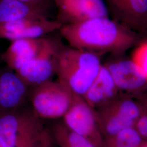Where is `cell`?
Returning a JSON list of instances; mask_svg holds the SVG:
<instances>
[{
    "label": "cell",
    "mask_w": 147,
    "mask_h": 147,
    "mask_svg": "<svg viewBox=\"0 0 147 147\" xmlns=\"http://www.w3.org/2000/svg\"><path fill=\"white\" fill-rule=\"evenodd\" d=\"M50 137L38 118L19 135L14 147H49Z\"/></svg>",
    "instance_id": "2e32d148"
},
{
    "label": "cell",
    "mask_w": 147,
    "mask_h": 147,
    "mask_svg": "<svg viewBox=\"0 0 147 147\" xmlns=\"http://www.w3.org/2000/svg\"><path fill=\"white\" fill-rule=\"evenodd\" d=\"M57 9L55 20L62 26L89 19L109 17L104 0H53Z\"/></svg>",
    "instance_id": "ba28073f"
},
{
    "label": "cell",
    "mask_w": 147,
    "mask_h": 147,
    "mask_svg": "<svg viewBox=\"0 0 147 147\" xmlns=\"http://www.w3.org/2000/svg\"><path fill=\"white\" fill-rule=\"evenodd\" d=\"M146 142L135 127L132 126L104 138L102 147H142Z\"/></svg>",
    "instance_id": "ac0fdd59"
},
{
    "label": "cell",
    "mask_w": 147,
    "mask_h": 147,
    "mask_svg": "<svg viewBox=\"0 0 147 147\" xmlns=\"http://www.w3.org/2000/svg\"><path fill=\"white\" fill-rule=\"evenodd\" d=\"M121 94L110 71L102 64L94 81L82 97L96 110L109 104Z\"/></svg>",
    "instance_id": "7c38bea8"
},
{
    "label": "cell",
    "mask_w": 147,
    "mask_h": 147,
    "mask_svg": "<svg viewBox=\"0 0 147 147\" xmlns=\"http://www.w3.org/2000/svg\"><path fill=\"white\" fill-rule=\"evenodd\" d=\"M46 36L12 41L1 55V59L6 66L16 71L37 56L42 48Z\"/></svg>",
    "instance_id": "4fadbf2b"
},
{
    "label": "cell",
    "mask_w": 147,
    "mask_h": 147,
    "mask_svg": "<svg viewBox=\"0 0 147 147\" xmlns=\"http://www.w3.org/2000/svg\"><path fill=\"white\" fill-rule=\"evenodd\" d=\"M1 55L0 54V59H1Z\"/></svg>",
    "instance_id": "d4e9b609"
},
{
    "label": "cell",
    "mask_w": 147,
    "mask_h": 147,
    "mask_svg": "<svg viewBox=\"0 0 147 147\" xmlns=\"http://www.w3.org/2000/svg\"><path fill=\"white\" fill-rule=\"evenodd\" d=\"M38 118L34 113L19 110L0 115V137L9 147H15L19 135Z\"/></svg>",
    "instance_id": "9a60e30c"
},
{
    "label": "cell",
    "mask_w": 147,
    "mask_h": 147,
    "mask_svg": "<svg viewBox=\"0 0 147 147\" xmlns=\"http://www.w3.org/2000/svg\"><path fill=\"white\" fill-rule=\"evenodd\" d=\"M139 94H121L109 104L95 110L104 138L127 127L135 126L147 111V99Z\"/></svg>",
    "instance_id": "3957f363"
},
{
    "label": "cell",
    "mask_w": 147,
    "mask_h": 147,
    "mask_svg": "<svg viewBox=\"0 0 147 147\" xmlns=\"http://www.w3.org/2000/svg\"><path fill=\"white\" fill-rule=\"evenodd\" d=\"M63 123L72 131L84 137L97 147H102L104 137L98 125L95 111L78 95L63 116Z\"/></svg>",
    "instance_id": "8992f818"
},
{
    "label": "cell",
    "mask_w": 147,
    "mask_h": 147,
    "mask_svg": "<svg viewBox=\"0 0 147 147\" xmlns=\"http://www.w3.org/2000/svg\"><path fill=\"white\" fill-rule=\"evenodd\" d=\"M62 25L50 19H25L0 24V39L11 42L45 37L59 30Z\"/></svg>",
    "instance_id": "9c48e42d"
},
{
    "label": "cell",
    "mask_w": 147,
    "mask_h": 147,
    "mask_svg": "<svg viewBox=\"0 0 147 147\" xmlns=\"http://www.w3.org/2000/svg\"><path fill=\"white\" fill-rule=\"evenodd\" d=\"M144 38H147V32L146 33H144Z\"/></svg>",
    "instance_id": "cb8c5ba5"
},
{
    "label": "cell",
    "mask_w": 147,
    "mask_h": 147,
    "mask_svg": "<svg viewBox=\"0 0 147 147\" xmlns=\"http://www.w3.org/2000/svg\"><path fill=\"white\" fill-rule=\"evenodd\" d=\"M50 136L60 147H97L88 139L72 131L63 122L52 126Z\"/></svg>",
    "instance_id": "e0dca14e"
},
{
    "label": "cell",
    "mask_w": 147,
    "mask_h": 147,
    "mask_svg": "<svg viewBox=\"0 0 147 147\" xmlns=\"http://www.w3.org/2000/svg\"><path fill=\"white\" fill-rule=\"evenodd\" d=\"M30 88L15 71L0 67V115L20 110L28 100Z\"/></svg>",
    "instance_id": "30bf717a"
},
{
    "label": "cell",
    "mask_w": 147,
    "mask_h": 147,
    "mask_svg": "<svg viewBox=\"0 0 147 147\" xmlns=\"http://www.w3.org/2000/svg\"><path fill=\"white\" fill-rule=\"evenodd\" d=\"M113 20L137 33L147 32V0H104Z\"/></svg>",
    "instance_id": "8fae6325"
},
{
    "label": "cell",
    "mask_w": 147,
    "mask_h": 147,
    "mask_svg": "<svg viewBox=\"0 0 147 147\" xmlns=\"http://www.w3.org/2000/svg\"><path fill=\"white\" fill-rule=\"evenodd\" d=\"M104 65L121 93L140 94L147 89V79L131 58L114 56Z\"/></svg>",
    "instance_id": "52a82bcc"
},
{
    "label": "cell",
    "mask_w": 147,
    "mask_h": 147,
    "mask_svg": "<svg viewBox=\"0 0 147 147\" xmlns=\"http://www.w3.org/2000/svg\"><path fill=\"white\" fill-rule=\"evenodd\" d=\"M51 7L20 0H0V24L25 19H50Z\"/></svg>",
    "instance_id": "5bb4252c"
},
{
    "label": "cell",
    "mask_w": 147,
    "mask_h": 147,
    "mask_svg": "<svg viewBox=\"0 0 147 147\" xmlns=\"http://www.w3.org/2000/svg\"><path fill=\"white\" fill-rule=\"evenodd\" d=\"M74 94L65 85L52 80L30 87L28 100L38 117L44 119L63 117L73 101Z\"/></svg>",
    "instance_id": "277c9868"
},
{
    "label": "cell",
    "mask_w": 147,
    "mask_h": 147,
    "mask_svg": "<svg viewBox=\"0 0 147 147\" xmlns=\"http://www.w3.org/2000/svg\"><path fill=\"white\" fill-rule=\"evenodd\" d=\"M102 64L99 54L64 43L57 55L55 75L74 94L82 96L94 81Z\"/></svg>",
    "instance_id": "7a4b0ae2"
},
{
    "label": "cell",
    "mask_w": 147,
    "mask_h": 147,
    "mask_svg": "<svg viewBox=\"0 0 147 147\" xmlns=\"http://www.w3.org/2000/svg\"><path fill=\"white\" fill-rule=\"evenodd\" d=\"M135 127L142 138L147 142V111L137 121Z\"/></svg>",
    "instance_id": "ffe728a7"
},
{
    "label": "cell",
    "mask_w": 147,
    "mask_h": 147,
    "mask_svg": "<svg viewBox=\"0 0 147 147\" xmlns=\"http://www.w3.org/2000/svg\"><path fill=\"white\" fill-rule=\"evenodd\" d=\"M132 53L131 59L147 79V39L138 42Z\"/></svg>",
    "instance_id": "d6986e66"
},
{
    "label": "cell",
    "mask_w": 147,
    "mask_h": 147,
    "mask_svg": "<svg viewBox=\"0 0 147 147\" xmlns=\"http://www.w3.org/2000/svg\"><path fill=\"white\" fill-rule=\"evenodd\" d=\"M63 44L61 35H47L37 56L16 73L30 87L51 80L55 75L57 55Z\"/></svg>",
    "instance_id": "5b68a950"
},
{
    "label": "cell",
    "mask_w": 147,
    "mask_h": 147,
    "mask_svg": "<svg viewBox=\"0 0 147 147\" xmlns=\"http://www.w3.org/2000/svg\"><path fill=\"white\" fill-rule=\"evenodd\" d=\"M0 147H9L7 143L0 137Z\"/></svg>",
    "instance_id": "7402d4cb"
},
{
    "label": "cell",
    "mask_w": 147,
    "mask_h": 147,
    "mask_svg": "<svg viewBox=\"0 0 147 147\" xmlns=\"http://www.w3.org/2000/svg\"><path fill=\"white\" fill-rule=\"evenodd\" d=\"M142 147H147V142H145V143L143 144Z\"/></svg>",
    "instance_id": "603a6c76"
},
{
    "label": "cell",
    "mask_w": 147,
    "mask_h": 147,
    "mask_svg": "<svg viewBox=\"0 0 147 147\" xmlns=\"http://www.w3.org/2000/svg\"><path fill=\"white\" fill-rule=\"evenodd\" d=\"M58 32L69 46L100 55H121L141 40L137 32L109 16L63 25Z\"/></svg>",
    "instance_id": "6da1fadb"
},
{
    "label": "cell",
    "mask_w": 147,
    "mask_h": 147,
    "mask_svg": "<svg viewBox=\"0 0 147 147\" xmlns=\"http://www.w3.org/2000/svg\"><path fill=\"white\" fill-rule=\"evenodd\" d=\"M50 147V146H49V147Z\"/></svg>",
    "instance_id": "484cf974"
},
{
    "label": "cell",
    "mask_w": 147,
    "mask_h": 147,
    "mask_svg": "<svg viewBox=\"0 0 147 147\" xmlns=\"http://www.w3.org/2000/svg\"><path fill=\"white\" fill-rule=\"evenodd\" d=\"M27 3L39 5H52L53 0H20Z\"/></svg>",
    "instance_id": "44dd1931"
}]
</instances>
